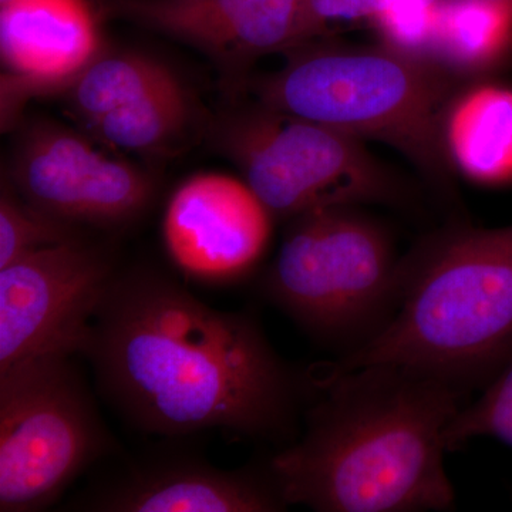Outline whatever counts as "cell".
<instances>
[{
  "label": "cell",
  "instance_id": "cell-22",
  "mask_svg": "<svg viewBox=\"0 0 512 512\" xmlns=\"http://www.w3.org/2000/svg\"><path fill=\"white\" fill-rule=\"evenodd\" d=\"M9 0H0V6L5 5V3H8Z\"/></svg>",
  "mask_w": 512,
  "mask_h": 512
},
{
  "label": "cell",
  "instance_id": "cell-11",
  "mask_svg": "<svg viewBox=\"0 0 512 512\" xmlns=\"http://www.w3.org/2000/svg\"><path fill=\"white\" fill-rule=\"evenodd\" d=\"M111 15L197 47L227 69L303 40L305 0H104Z\"/></svg>",
  "mask_w": 512,
  "mask_h": 512
},
{
  "label": "cell",
  "instance_id": "cell-18",
  "mask_svg": "<svg viewBox=\"0 0 512 512\" xmlns=\"http://www.w3.org/2000/svg\"><path fill=\"white\" fill-rule=\"evenodd\" d=\"M76 225L37 210L3 185L0 195V268L22 256L79 238Z\"/></svg>",
  "mask_w": 512,
  "mask_h": 512
},
{
  "label": "cell",
  "instance_id": "cell-17",
  "mask_svg": "<svg viewBox=\"0 0 512 512\" xmlns=\"http://www.w3.org/2000/svg\"><path fill=\"white\" fill-rule=\"evenodd\" d=\"M192 117L190 94L180 77L146 97L90 123V133L106 144L138 153H154L184 133Z\"/></svg>",
  "mask_w": 512,
  "mask_h": 512
},
{
  "label": "cell",
  "instance_id": "cell-21",
  "mask_svg": "<svg viewBox=\"0 0 512 512\" xmlns=\"http://www.w3.org/2000/svg\"><path fill=\"white\" fill-rule=\"evenodd\" d=\"M498 2L507 3V5L512 6V0H498Z\"/></svg>",
  "mask_w": 512,
  "mask_h": 512
},
{
  "label": "cell",
  "instance_id": "cell-4",
  "mask_svg": "<svg viewBox=\"0 0 512 512\" xmlns=\"http://www.w3.org/2000/svg\"><path fill=\"white\" fill-rule=\"evenodd\" d=\"M285 56L278 72L252 83L258 103L359 140L389 144L450 197L454 171L444 150V116L467 80L383 46L316 39Z\"/></svg>",
  "mask_w": 512,
  "mask_h": 512
},
{
  "label": "cell",
  "instance_id": "cell-8",
  "mask_svg": "<svg viewBox=\"0 0 512 512\" xmlns=\"http://www.w3.org/2000/svg\"><path fill=\"white\" fill-rule=\"evenodd\" d=\"M106 252L82 237L0 268V370L49 353H82L116 275Z\"/></svg>",
  "mask_w": 512,
  "mask_h": 512
},
{
  "label": "cell",
  "instance_id": "cell-12",
  "mask_svg": "<svg viewBox=\"0 0 512 512\" xmlns=\"http://www.w3.org/2000/svg\"><path fill=\"white\" fill-rule=\"evenodd\" d=\"M104 52L90 0H9L0 10V53L8 94L67 86Z\"/></svg>",
  "mask_w": 512,
  "mask_h": 512
},
{
  "label": "cell",
  "instance_id": "cell-5",
  "mask_svg": "<svg viewBox=\"0 0 512 512\" xmlns=\"http://www.w3.org/2000/svg\"><path fill=\"white\" fill-rule=\"evenodd\" d=\"M402 282L403 258L382 222L359 207H328L292 218L262 293L312 338L348 353L390 322Z\"/></svg>",
  "mask_w": 512,
  "mask_h": 512
},
{
  "label": "cell",
  "instance_id": "cell-3",
  "mask_svg": "<svg viewBox=\"0 0 512 512\" xmlns=\"http://www.w3.org/2000/svg\"><path fill=\"white\" fill-rule=\"evenodd\" d=\"M512 360V225L454 221L403 256L393 318L330 370L406 367L466 394Z\"/></svg>",
  "mask_w": 512,
  "mask_h": 512
},
{
  "label": "cell",
  "instance_id": "cell-16",
  "mask_svg": "<svg viewBox=\"0 0 512 512\" xmlns=\"http://www.w3.org/2000/svg\"><path fill=\"white\" fill-rule=\"evenodd\" d=\"M178 79L168 64L137 52H103L63 90L84 126Z\"/></svg>",
  "mask_w": 512,
  "mask_h": 512
},
{
  "label": "cell",
  "instance_id": "cell-1",
  "mask_svg": "<svg viewBox=\"0 0 512 512\" xmlns=\"http://www.w3.org/2000/svg\"><path fill=\"white\" fill-rule=\"evenodd\" d=\"M82 353L107 399L148 433L279 440L292 429L299 383L258 323L153 269L116 272Z\"/></svg>",
  "mask_w": 512,
  "mask_h": 512
},
{
  "label": "cell",
  "instance_id": "cell-2",
  "mask_svg": "<svg viewBox=\"0 0 512 512\" xmlns=\"http://www.w3.org/2000/svg\"><path fill=\"white\" fill-rule=\"evenodd\" d=\"M320 387L302 439L268 461L288 507L453 510L444 433L464 393L396 365L329 370Z\"/></svg>",
  "mask_w": 512,
  "mask_h": 512
},
{
  "label": "cell",
  "instance_id": "cell-13",
  "mask_svg": "<svg viewBox=\"0 0 512 512\" xmlns=\"http://www.w3.org/2000/svg\"><path fill=\"white\" fill-rule=\"evenodd\" d=\"M288 507L269 467L221 470L195 458H167L103 485L84 510L103 512H272Z\"/></svg>",
  "mask_w": 512,
  "mask_h": 512
},
{
  "label": "cell",
  "instance_id": "cell-19",
  "mask_svg": "<svg viewBox=\"0 0 512 512\" xmlns=\"http://www.w3.org/2000/svg\"><path fill=\"white\" fill-rule=\"evenodd\" d=\"M440 5L441 0H369L367 25L379 37L380 46L433 62L431 47Z\"/></svg>",
  "mask_w": 512,
  "mask_h": 512
},
{
  "label": "cell",
  "instance_id": "cell-9",
  "mask_svg": "<svg viewBox=\"0 0 512 512\" xmlns=\"http://www.w3.org/2000/svg\"><path fill=\"white\" fill-rule=\"evenodd\" d=\"M12 187L23 200L57 220L113 228L136 220L156 194L150 175L104 156L69 128H26L10 165Z\"/></svg>",
  "mask_w": 512,
  "mask_h": 512
},
{
  "label": "cell",
  "instance_id": "cell-7",
  "mask_svg": "<svg viewBox=\"0 0 512 512\" xmlns=\"http://www.w3.org/2000/svg\"><path fill=\"white\" fill-rule=\"evenodd\" d=\"M72 356L49 353L0 370L2 512L45 510L113 450Z\"/></svg>",
  "mask_w": 512,
  "mask_h": 512
},
{
  "label": "cell",
  "instance_id": "cell-14",
  "mask_svg": "<svg viewBox=\"0 0 512 512\" xmlns=\"http://www.w3.org/2000/svg\"><path fill=\"white\" fill-rule=\"evenodd\" d=\"M443 143L454 173L477 184L512 183V87L464 84L448 104Z\"/></svg>",
  "mask_w": 512,
  "mask_h": 512
},
{
  "label": "cell",
  "instance_id": "cell-20",
  "mask_svg": "<svg viewBox=\"0 0 512 512\" xmlns=\"http://www.w3.org/2000/svg\"><path fill=\"white\" fill-rule=\"evenodd\" d=\"M493 437L512 447V360L485 386L473 404H464L444 433L447 451L468 440Z\"/></svg>",
  "mask_w": 512,
  "mask_h": 512
},
{
  "label": "cell",
  "instance_id": "cell-10",
  "mask_svg": "<svg viewBox=\"0 0 512 512\" xmlns=\"http://www.w3.org/2000/svg\"><path fill=\"white\" fill-rule=\"evenodd\" d=\"M272 218L245 181L197 174L174 191L165 208V249L174 265L194 281L234 282L264 256Z\"/></svg>",
  "mask_w": 512,
  "mask_h": 512
},
{
  "label": "cell",
  "instance_id": "cell-6",
  "mask_svg": "<svg viewBox=\"0 0 512 512\" xmlns=\"http://www.w3.org/2000/svg\"><path fill=\"white\" fill-rule=\"evenodd\" d=\"M214 140L274 217L292 220L318 208L400 204L407 197L363 140L258 101L224 114L215 124Z\"/></svg>",
  "mask_w": 512,
  "mask_h": 512
},
{
  "label": "cell",
  "instance_id": "cell-15",
  "mask_svg": "<svg viewBox=\"0 0 512 512\" xmlns=\"http://www.w3.org/2000/svg\"><path fill=\"white\" fill-rule=\"evenodd\" d=\"M512 52V6L498 0H441L431 60L464 80L500 66Z\"/></svg>",
  "mask_w": 512,
  "mask_h": 512
}]
</instances>
